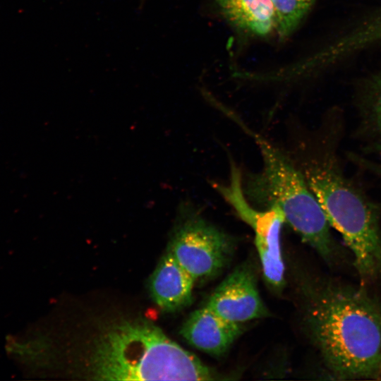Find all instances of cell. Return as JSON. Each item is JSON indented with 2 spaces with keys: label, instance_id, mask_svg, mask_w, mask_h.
Listing matches in <instances>:
<instances>
[{
  "label": "cell",
  "instance_id": "6da1fadb",
  "mask_svg": "<svg viewBox=\"0 0 381 381\" xmlns=\"http://www.w3.org/2000/svg\"><path fill=\"white\" fill-rule=\"evenodd\" d=\"M344 129L341 113L325 116L303 143L295 163L330 226L352 253L358 273L370 280L381 275V207L344 171L339 155Z\"/></svg>",
  "mask_w": 381,
  "mask_h": 381
},
{
  "label": "cell",
  "instance_id": "7a4b0ae2",
  "mask_svg": "<svg viewBox=\"0 0 381 381\" xmlns=\"http://www.w3.org/2000/svg\"><path fill=\"white\" fill-rule=\"evenodd\" d=\"M304 323L337 379L376 377L381 363V304L365 290L336 281L306 286Z\"/></svg>",
  "mask_w": 381,
  "mask_h": 381
},
{
  "label": "cell",
  "instance_id": "3957f363",
  "mask_svg": "<svg viewBox=\"0 0 381 381\" xmlns=\"http://www.w3.org/2000/svg\"><path fill=\"white\" fill-rule=\"evenodd\" d=\"M89 375L99 380H214L215 372L153 325L124 322L95 341Z\"/></svg>",
  "mask_w": 381,
  "mask_h": 381
},
{
  "label": "cell",
  "instance_id": "277c9868",
  "mask_svg": "<svg viewBox=\"0 0 381 381\" xmlns=\"http://www.w3.org/2000/svg\"><path fill=\"white\" fill-rule=\"evenodd\" d=\"M261 153L262 168L251 174L243 189L247 198L263 209L278 207L286 222L329 264L341 258L330 225L302 172L262 136L252 133Z\"/></svg>",
  "mask_w": 381,
  "mask_h": 381
},
{
  "label": "cell",
  "instance_id": "5b68a950",
  "mask_svg": "<svg viewBox=\"0 0 381 381\" xmlns=\"http://www.w3.org/2000/svg\"><path fill=\"white\" fill-rule=\"evenodd\" d=\"M180 213L181 222L169 252L195 280L216 275L229 261L233 240L192 204H183Z\"/></svg>",
  "mask_w": 381,
  "mask_h": 381
},
{
  "label": "cell",
  "instance_id": "8992f818",
  "mask_svg": "<svg viewBox=\"0 0 381 381\" xmlns=\"http://www.w3.org/2000/svg\"><path fill=\"white\" fill-rule=\"evenodd\" d=\"M206 306L222 318L242 323L267 315L251 268H236L217 287Z\"/></svg>",
  "mask_w": 381,
  "mask_h": 381
},
{
  "label": "cell",
  "instance_id": "52a82bcc",
  "mask_svg": "<svg viewBox=\"0 0 381 381\" xmlns=\"http://www.w3.org/2000/svg\"><path fill=\"white\" fill-rule=\"evenodd\" d=\"M242 332L241 323L226 320L207 306L192 313L181 329L190 345L215 356L226 352Z\"/></svg>",
  "mask_w": 381,
  "mask_h": 381
},
{
  "label": "cell",
  "instance_id": "ba28073f",
  "mask_svg": "<svg viewBox=\"0 0 381 381\" xmlns=\"http://www.w3.org/2000/svg\"><path fill=\"white\" fill-rule=\"evenodd\" d=\"M194 282V278L169 252L152 275L150 291L161 308L175 310L190 303Z\"/></svg>",
  "mask_w": 381,
  "mask_h": 381
},
{
  "label": "cell",
  "instance_id": "9c48e42d",
  "mask_svg": "<svg viewBox=\"0 0 381 381\" xmlns=\"http://www.w3.org/2000/svg\"><path fill=\"white\" fill-rule=\"evenodd\" d=\"M224 16L236 28L258 36L276 25L271 0H215Z\"/></svg>",
  "mask_w": 381,
  "mask_h": 381
},
{
  "label": "cell",
  "instance_id": "30bf717a",
  "mask_svg": "<svg viewBox=\"0 0 381 381\" xmlns=\"http://www.w3.org/2000/svg\"><path fill=\"white\" fill-rule=\"evenodd\" d=\"M282 229H277L265 236H255V243L262 264L264 277L274 288L284 282V266L282 256L280 236Z\"/></svg>",
  "mask_w": 381,
  "mask_h": 381
},
{
  "label": "cell",
  "instance_id": "8fae6325",
  "mask_svg": "<svg viewBox=\"0 0 381 381\" xmlns=\"http://www.w3.org/2000/svg\"><path fill=\"white\" fill-rule=\"evenodd\" d=\"M316 0H271L275 28L281 37H288L298 25Z\"/></svg>",
  "mask_w": 381,
  "mask_h": 381
},
{
  "label": "cell",
  "instance_id": "7c38bea8",
  "mask_svg": "<svg viewBox=\"0 0 381 381\" xmlns=\"http://www.w3.org/2000/svg\"><path fill=\"white\" fill-rule=\"evenodd\" d=\"M359 130L381 141V83L375 85L359 104Z\"/></svg>",
  "mask_w": 381,
  "mask_h": 381
},
{
  "label": "cell",
  "instance_id": "4fadbf2b",
  "mask_svg": "<svg viewBox=\"0 0 381 381\" xmlns=\"http://www.w3.org/2000/svg\"><path fill=\"white\" fill-rule=\"evenodd\" d=\"M362 34L369 44L381 42V11L363 23Z\"/></svg>",
  "mask_w": 381,
  "mask_h": 381
},
{
  "label": "cell",
  "instance_id": "5bb4252c",
  "mask_svg": "<svg viewBox=\"0 0 381 381\" xmlns=\"http://www.w3.org/2000/svg\"><path fill=\"white\" fill-rule=\"evenodd\" d=\"M372 152L381 155V142L377 143L373 145Z\"/></svg>",
  "mask_w": 381,
  "mask_h": 381
},
{
  "label": "cell",
  "instance_id": "9a60e30c",
  "mask_svg": "<svg viewBox=\"0 0 381 381\" xmlns=\"http://www.w3.org/2000/svg\"><path fill=\"white\" fill-rule=\"evenodd\" d=\"M376 377H377V379L381 380V363Z\"/></svg>",
  "mask_w": 381,
  "mask_h": 381
}]
</instances>
